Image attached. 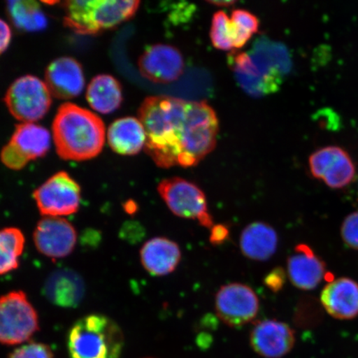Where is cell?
Here are the masks:
<instances>
[{
  "instance_id": "22",
  "label": "cell",
  "mask_w": 358,
  "mask_h": 358,
  "mask_svg": "<svg viewBox=\"0 0 358 358\" xmlns=\"http://www.w3.org/2000/svg\"><path fill=\"white\" fill-rule=\"evenodd\" d=\"M278 248V235L271 225L256 222L244 228L240 237V248L246 258L266 262L274 256Z\"/></svg>"
},
{
  "instance_id": "19",
  "label": "cell",
  "mask_w": 358,
  "mask_h": 358,
  "mask_svg": "<svg viewBox=\"0 0 358 358\" xmlns=\"http://www.w3.org/2000/svg\"><path fill=\"white\" fill-rule=\"evenodd\" d=\"M321 303L334 319H355L358 316V284L348 278L330 281L322 291Z\"/></svg>"
},
{
  "instance_id": "7",
  "label": "cell",
  "mask_w": 358,
  "mask_h": 358,
  "mask_svg": "<svg viewBox=\"0 0 358 358\" xmlns=\"http://www.w3.org/2000/svg\"><path fill=\"white\" fill-rule=\"evenodd\" d=\"M38 329L37 311L22 291H12L0 297V343H24Z\"/></svg>"
},
{
  "instance_id": "12",
  "label": "cell",
  "mask_w": 358,
  "mask_h": 358,
  "mask_svg": "<svg viewBox=\"0 0 358 358\" xmlns=\"http://www.w3.org/2000/svg\"><path fill=\"white\" fill-rule=\"evenodd\" d=\"M259 301L250 286L241 283L224 285L215 297V310L219 320L231 328L250 323L258 315Z\"/></svg>"
},
{
  "instance_id": "24",
  "label": "cell",
  "mask_w": 358,
  "mask_h": 358,
  "mask_svg": "<svg viewBox=\"0 0 358 358\" xmlns=\"http://www.w3.org/2000/svg\"><path fill=\"white\" fill-rule=\"evenodd\" d=\"M87 100L93 110L110 114L122 106V85L110 75H98L88 85Z\"/></svg>"
},
{
  "instance_id": "30",
  "label": "cell",
  "mask_w": 358,
  "mask_h": 358,
  "mask_svg": "<svg viewBox=\"0 0 358 358\" xmlns=\"http://www.w3.org/2000/svg\"><path fill=\"white\" fill-rule=\"evenodd\" d=\"M341 236L349 248L358 250V211L348 215L343 221Z\"/></svg>"
},
{
  "instance_id": "33",
  "label": "cell",
  "mask_w": 358,
  "mask_h": 358,
  "mask_svg": "<svg viewBox=\"0 0 358 358\" xmlns=\"http://www.w3.org/2000/svg\"><path fill=\"white\" fill-rule=\"evenodd\" d=\"M12 38V33L10 26L7 22L0 19V55L6 52L10 45Z\"/></svg>"
},
{
  "instance_id": "32",
  "label": "cell",
  "mask_w": 358,
  "mask_h": 358,
  "mask_svg": "<svg viewBox=\"0 0 358 358\" xmlns=\"http://www.w3.org/2000/svg\"><path fill=\"white\" fill-rule=\"evenodd\" d=\"M230 231L228 227L223 224H218L212 227L209 240L213 245H220L229 238Z\"/></svg>"
},
{
  "instance_id": "35",
  "label": "cell",
  "mask_w": 358,
  "mask_h": 358,
  "mask_svg": "<svg viewBox=\"0 0 358 358\" xmlns=\"http://www.w3.org/2000/svg\"><path fill=\"white\" fill-rule=\"evenodd\" d=\"M208 3L213 4L217 7H230L236 3V1H208Z\"/></svg>"
},
{
  "instance_id": "26",
  "label": "cell",
  "mask_w": 358,
  "mask_h": 358,
  "mask_svg": "<svg viewBox=\"0 0 358 358\" xmlns=\"http://www.w3.org/2000/svg\"><path fill=\"white\" fill-rule=\"evenodd\" d=\"M8 11L13 24L19 29L36 32L46 28L47 17L37 2H8Z\"/></svg>"
},
{
  "instance_id": "23",
  "label": "cell",
  "mask_w": 358,
  "mask_h": 358,
  "mask_svg": "<svg viewBox=\"0 0 358 358\" xmlns=\"http://www.w3.org/2000/svg\"><path fill=\"white\" fill-rule=\"evenodd\" d=\"M111 150L122 155H136L145 149L146 134L140 122L134 117L116 120L107 131Z\"/></svg>"
},
{
  "instance_id": "28",
  "label": "cell",
  "mask_w": 358,
  "mask_h": 358,
  "mask_svg": "<svg viewBox=\"0 0 358 358\" xmlns=\"http://www.w3.org/2000/svg\"><path fill=\"white\" fill-rule=\"evenodd\" d=\"M8 358H53V353L46 344L32 342L15 349Z\"/></svg>"
},
{
  "instance_id": "34",
  "label": "cell",
  "mask_w": 358,
  "mask_h": 358,
  "mask_svg": "<svg viewBox=\"0 0 358 358\" xmlns=\"http://www.w3.org/2000/svg\"><path fill=\"white\" fill-rule=\"evenodd\" d=\"M125 212L129 214H134L137 212L138 205L136 203V201L133 200H129L127 201V203L124 205Z\"/></svg>"
},
{
  "instance_id": "31",
  "label": "cell",
  "mask_w": 358,
  "mask_h": 358,
  "mask_svg": "<svg viewBox=\"0 0 358 358\" xmlns=\"http://www.w3.org/2000/svg\"><path fill=\"white\" fill-rule=\"evenodd\" d=\"M286 275L283 268L276 267L265 277L264 284L272 292L277 293L283 289L285 284Z\"/></svg>"
},
{
  "instance_id": "29",
  "label": "cell",
  "mask_w": 358,
  "mask_h": 358,
  "mask_svg": "<svg viewBox=\"0 0 358 358\" xmlns=\"http://www.w3.org/2000/svg\"><path fill=\"white\" fill-rule=\"evenodd\" d=\"M231 21L237 29L250 35L257 34L259 28L257 17L248 10H235L231 13Z\"/></svg>"
},
{
  "instance_id": "14",
  "label": "cell",
  "mask_w": 358,
  "mask_h": 358,
  "mask_svg": "<svg viewBox=\"0 0 358 358\" xmlns=\"http://www.w3.org/2000/svg\"><path fill=\"white\" fill-rule=\"evenodd\" d=\"M34 241L40 253L56 259L73 252L78 234L73 224L65 218L44 217L35 228Z\"/></svg>"
},
{
  "instance_id": "5",
  "label": "cell",
  "mask_w": 358,
  "mask_h": 358,
  "mask_svg": "<svg viewBox=\"0 0 358 358\" xmlns=\"http://www.w3.org/2000/svg\"><path fill=\"white\" fill-rule=\"evenodd\" d=\"M219 122L216 112L206 101H187L183 122L179 166H196L217 145Z\"/></svg>"
},
{
  "instance_id": "9",
  "label": "cell",
  "mask_w": 358,
  "mask_h": 358,
  "mask_svg": "<svg viewBox=\"0 0 358 358\" xmlns=\"http://www.w3.org/2000/svg\"><path fill=\"white\" fill-rule=\"evenodd\" d=\"M4 101L13 117L22 123H34L50 109L52 95L46 83L28 75L11 85Z\"/></svg>"
},
{
  "instance_id": "16",
  "label": "cell",
  "mask_w": 358,
  "mask_h": 358,
  "mask_svg": "<svg viewBox=\"0 0 358 358\" xmlns=\"http://www.w3.org/2000/svg\"><path fill=\"white\" fill-rule=\"evenodd\" d=\"M255 352L264 358H281L292 350L295 344L294 331L276 320L259 321L250 334Z\"/></svg>"
},
{
  "instance_id": "1",
  "label": "cell",
  "mask_w": 358,
  "mask_h": 358,
  "mask_svg": "<svg viewBox=\"0 0 358 358\" xmlns=\"http://www.w3.org/2000/svg\"><path fill=\"white\" fill-rule=\"evenodd\" d=\"M187 101L169 96L147 97L138 109L146 134L145 151L157 166H176L182 155L181 136Z\"/></svg>"
},
{
  "instance_id": "15",
  "label": "cell",
  "mask_w": 358,
  "mask_h": 358,
  "mask_svg": "<svg viewBox=\"0 0 358 358\" xmlns=\"http://www.w3.org/2000/svg\"><path fill=\"white\" fill-rule=\"evenodd\" d=\"M185 69V58L181 52L167 44L152 45L138 60V69L143 77L158 84L176 82Z\"/></svg>"
},
{
  "instance_id": "6",
  "label": "cell",
  "mask_w": 358,
  "mask_h": 358,
  "mask_svg": "<svg viewBox=\"0 0 358 358\" xmlns=\"http://www.w3.org/2000/svg\"><path fill=\"white\" fill-rule=\"evenodd\" d=\"M229 64L240 87L253 97L275 93L283 83V71L256 50L232 53Z\"/></svg>"
},
{
  "instance_id": "18",
  "label": "cell",
  "mask_w": 358,
  "mask_h": 358,
  "mask_svg": "<svg viewBox=\"0 0 358 358\" xmlns=\"http://www.w3.org/2000/svg\"><path fill=\"white\" fill-rule=\"evenodd\" d=\"M86 287L78 273L59 268L48 277L43 294L49 302L62 308H75L83 301Z\"/></svg>"
},
{
  "instance_id": "2",
  "label": "cell",
  "mask_w": 358,
  "mask_h": 358,
  "mask_svg": "<svg viewBox=\"0 0 358 358\" xmlns=\"http://www.w3.org/2000/svg\"><path fill=\"white\" fill-rule=\"evenodd\" d=\"M57 153L62 159L85 161L101 154L106 141L102 120L83 107L65 103L52 124Z\"/></svg>"
},
{
  "instance_id": "11",
  "label": "cell",
  "mask_w": 358,
  "mask_h": 358,
  "mask_svg": "<svg viewBox=\"0 0 358 358\" xmlns=\"http://www.w3.org/2000/svg\"><path fill=\"white\" fill-rule=\"evenodd\" d=\"M51 145L50 133L34 123H22L15 129L8 144L3 148L0 159L8 169L20 170L30 161L46 155Z\"/></svg>"
},
{
  "instance_id": "21",
  "label": "cell",
  "mask_w": 358,
  "mask_h": 358,
  "mask_svg": "<svg viewBox=\"0 0 358 358\" xmlns=\"http://www.w3.org/2000/svg\"><path fill=\"white\" fill-rule=\"evenodd\" d=\"M180 248L166 237H155L141 250V262L145 270L154 276H164L176 270L181 261Z\"/></svg>"
},
{
  "instance_id": "8",
  "label": "cell",
  "mask_w": 358,
  "mask_h": 358,
  "mask_svg": "<svg viewBox=\"0 0 358 358\" xmlns=\"http://www.w3.org/2000/svg\"><path fill=\"white\" fill-rule=\"evenodd\" d=\"M161 198L174 215L182 218L198 220L201 226H214L208 208L207 198L198 185L185 178L173 177L159 182Z\"/></svg>"
},
{
  "instance_id": "17",
  "label": "cell",
  "mask_w": 358,
  "mask_h": 358,
  "mask_svg": "<svg viewBox=\"0 0 358 358\" xmlns=\"http://www.w3.org/2000/svg\"><path fill=\"white\" fill-rule=\"evenodd\" d=\"M45 83L51 95L57 99L69 100L77 97L85 87L82 65L74 58H58L48 65Z\"/></svg>"
},
{
  "instance_id": "3",
  "label": "cell",
  "mask_w": 358,
  "mask_h": 358,
  "mask_svg": "<svg viewBox=\"0 0 358 358\" xmlns=\"http://www.w3.org/2000/svg\"><path fill=\"white\" fill-rule=\"evenodd\" d=\"M124 334L110 317L90 315L76 322L67 336L70 358H120Z\"/></svg>"
},
{
  "instance_id": "13",
  "label": "cell",
  "mask_w": 358,
  "mask_h": 358,
  "mask_svg": "<svg viewBox=\"0 0 358 358\" xmlns=\"http://www.w3.org/2000/svg\"><path fill=\"white\" fill-rule=\"evenodd\" d=\"M312 176L332 189H342L352 181L356 169L351 157L338 146L322 148L308 159Z\"/></svg>"
},
{
  "instance_id": "10",
  "label": "cell",
  "mask_w": 358,
  "mask_h": 358,
  "mask_svg": "<svg viewBox=\"0 0 358 358\" xmlns=\"http://www.w3.org/2000/svg\"><path fill=\"white\" fill-rule=\"evenodd\" d=\"M34 199L44 217H62L77 213L82 192L75 179L58 172L34 192Z\"/></svg>"
},
{
  "instance_id": "27",
  "label": "cell",
  "mask_w": 358,
  "mask_h": 358,
  "mask_svg": "<svg viewBox=\"0 0 358 358\" xmlns=\"http://www.w3.org/2000/svg\"><path fill=\"white\" fill-rule=\"evenodd\" d=\"M210 38L213 46L219 50L229 51L234 49L231 34V19L227 13L219 10L214 13Z\"/></svg>"
},
{
  "instance_id": "25",
  "label": "cell",
  "mask_w": 358,
  "mask_h": 358,
  "mask_svg": "<svg viewBox=\"0 0 358 358\" xmlns=\"http://www.w3.org/2000/svg\"><path fill=\"white\" fill-rule=\"evenodd\" d=\"M25 237L15 227L0 229V275L15 271L24 252Z\"/></svg>"
},
{
  "instance_id": "20",
  "label": "cell",
  "mask_w": 358,
  "mask_h": 358,
  "mask_svg": "<svg viewBox=\"0 0 358 358\" xmlns=\"http://www.w3.org/2000/svg\"><path fill=\"white\" fill-rule=\"evenodd\" d=\"M289 278L303 290L315 289L326 275L325 265L307 245H298L287 262Z\"/></svg>"
},
{
  "instance_id": "4",
  "label": "cell",
  "mask_w": 358,
  "mask_h": 358,
  "mask_svg": "<svg viewBox=\"0 0 358 358\" xmlns=\"http://www.w3.org/2000/svg\"><path fill=\"white\" fill-rule=\"evenodd\" d=\"M140 1L71 0L64 3V24L75 33L96 35L132 19Z\"/></svg>"
}]
</instances>
